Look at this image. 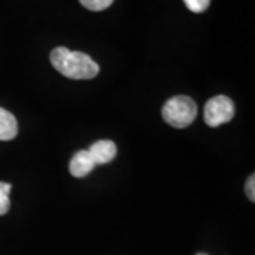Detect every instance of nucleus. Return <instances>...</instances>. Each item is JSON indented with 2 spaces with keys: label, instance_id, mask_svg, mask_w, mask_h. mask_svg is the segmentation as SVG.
<instances>
[{
  "label": "nucleus",
  "instance_id": "obj_6",
  "mask_svg": "<svg viewBox=\"0 0 255 255\" xmlns=\"http://www.w3.org/2000/svg\"><path fill=\"white\" fill-rule=\"evenodd\" d=\"M18 127L14 115L0 107V140H11L17 136Z\"/></svg>",
  "mask_w": 255,
  "mask_h": 255
},
{
  "label": "nucleus",
  "instance_id": "obj_2",
  "mask_svg": "<svg viewBox=\"0 0 255 255\" xmlns=\"http://www.w3.org/2000/svg\"><path fill=\"white\" fill-rule=\"evenodd\" d=\"M164 122L170 127L183 129L190 127L197 117V105L186 95H176L166 101L162 110Z\"/></svg>",
  "mask_w": 255,
  "mask_h": 255
},
{
  "label": "nucleus",
  "instance_id": "obj_3",
  "mask_svg": "<svg viewBox=\"0 0 255 255\" xmlns=\"http://www.w3.org/2000/svg\"><path fill=\"white\" fill-rule=\"evenodd\" d=\"M236 115L234 102L226 95H217L207 101L204 107V122L210 128H217L227 124Z\"/></svg>",
  "mask_w": 255,
  "mask_h": 255
},
{
  "label": "nucleus",
  "instance_id": "obj_11",
  "mask_svg": "<svg viewBox=\"0 0 255 255\" xmlns=\"http://www.w3.org/2000/svg\"><path fill=\"white\" fill-rule=\"evenodd\" d=\"M197 255H207V254H197Z\"/></svg>",
  "mask_w": 255,
  "mask_h": 255
},
{
  "label": "nucleus",
  "instance_id": "obj_4",
  "mask_svg": "<svg viewBox=\"0 0 255 255\" xmlns=\"http://www.w3.org/2000/svg\"><path fill=\"white\" fill-rule=\"evenodd\" d=\"M88 152H90L95 164L110 163L117 156V145L112 140L102 139V140L92 143L88 149Z\"/></svg>",
  "mask_w": 255,
  "mask_h": 255
},
{
  "label": "nucleus",
  "instance_id": "obj_10",
  "mask_svg": "<svg viewBox=\"0 0 255 255\" xmlns=\"http://www.w3.org/2000/svg\"><path fill=\"white\" fill-rule=\"evenodd\" d=\"M246 193L247 197L250 199L251 201H255V176L251 174L248 177V180L246 183Z\"/></svg>",
  "mask_w": 255,
  "mask_h": 255
},
{
  "label": "nucleus",
  "instance_id": "obj_5",
  "mask_svg": "<svg viewBox=\"0 0 255 255\" xmlns=\"http://www.w3.org/2000/svg\"><path fill=\"white\" fill-rule=\"evenodd\" d=\"M97 164L92 160L91 155L87 150H80L73 156L71 162H70V173L74 177H85L91 173Z\"/></svg>",
  "mask_w": 255,
  "mask_h": 255
},
{
  "label": "nucleus",
  "instance_id": "obj_8",
  "mask_svg": "<svg viewBox=\"0 0 255 255\" xmlns=\"http://www.w3.org/2000/svg\"><path fill=\"white\" fill-rule=\"evenodd\" d=\"M80 3L85 9L92 10V11H102V10L108 9L114 3V0H80Z\"/></svg>",
  "mask_w": 255,
  "mask_h": 255
},
{
  "label": "nucleus",
  "instance_id": "obj_7",
  "mask_svg": "<svg viewBox=\"0 0 255 255\" xmlns=\"http://www.w3.org/2000/svg\"><path fill=\"white\" fill-rule=\"evenodd\" d=\"M10 191L11 184L4 182H0V216H4L10 209Z\"/></svg>",
  "mask_w": 255,
  "mask_h": 255
},
{
  "label": "nucleus",
  "instance_id": "obj_9",
  "mask_svg": "<svg viewBox=\"0 0 255 255\" xmlns=\"http://www.w3.org/2000/svg\"><path fill=\"white\" fill-rule=\"evenodd\" d=\"M186 7L193 13H203L209 9L211 0H183Z\"/></svg>",
  "mask_w": 255,
  "mask_h": 255
},
{
  "label": "nucleus",
  "instance_id": "obj_1",
  "mask_svg": "<svg viewBox=\"0 0 255 255\" xmlns=\"http://www.w3.org/2000/svg\"><path fill=\"white\" fill-rule=\"evenodd\" d=\"M55 70L70 80H91L100 73V65L90 55L71 51L67 47H57L50 55Z\"/></svg>",
  "mask_w": 255,
  "mask_h": 255
}]
</instances>
